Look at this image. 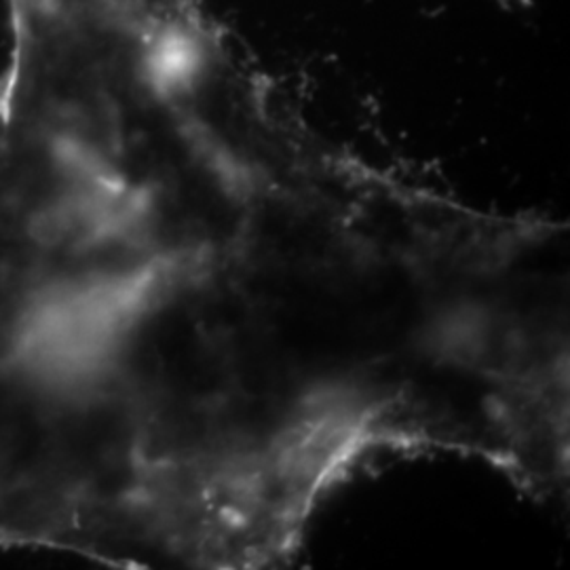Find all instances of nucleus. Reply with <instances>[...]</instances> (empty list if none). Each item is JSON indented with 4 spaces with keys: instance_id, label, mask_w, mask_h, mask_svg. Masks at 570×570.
Wrapping results in <instances>:
<instances>
[{
    "instance_id": "f257e3e1",
    "label": "nucleus",
    "mask_w": 570,
    "mask_h": 570,
    "mask_svg": "<svg viewBox=\"0 0 570 570\" xmlns=\"http://www.w3.org/2000/svg\"><path fill=\"white\" fill-rule=\"evenodd\" d=\"M499 2H503V4H508V7H515V4H527L529 0H499Z\"/></svg>"
}]
</instances>
